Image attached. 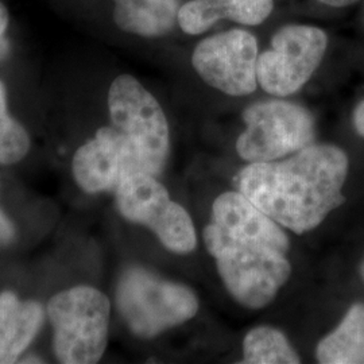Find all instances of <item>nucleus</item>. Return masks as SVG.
Listing matches in <instances>:
<instances>
[{"label": "nucleus", "mask_w": 364, "mask_h": 364, "mask_svg": "<svg viewBox=\"0 0 364 364\" xmlns=\"http://www.w3.org/2000/svg\"><path fill=\"white\" fill-rule=\"evenodd\" d=\"M247 126L236 150L251 164L272 162L312 144L313 117L304 107L284 100L250 105L243 112Z\"/></svg>", "instance_id": "obj_6"}, {"label": "nucleus", "mask_w": 364, "mask_h": 364, "mask_svg": "<svg viewBox=\"0 0 364 364\" xmlns=\"http://www.w3.org/2000/svg\"><path fill=\"white\" fill-rule=\"evenodd\" d=\"M274 10V0H189L181 4L177 25L185 34L200 36L220 21L258 26Z\"/></svg>", "instance_id": "obj_11"}, {"label": "nucleus", "mask_w": 364, "mask_h": 364, "mask_svg": "<svg viewBox=\"0 0 364 364\" xmlns=\"http://www.w3.org/2000/svg\"><path fill=\"white\" fill-rule=\"evenodd\" d=\"M258 41L246 30L232 28L203 39L192 55L198 76L230 96H247L258 87Z\"/></svg>", "instance_id": "obj_9"}, {"label": "nucleus", "mask_w": 364, "mask_h": 364, "mask_svg": "<svg viewBox=\"0 0 364 364\" xmlns=\"http://www.w3.org/2000/svg\"><path fill=\"white\" fill-rule=\"evenodd\" d=\"M117 302L131 331L146 338L183 324L198 311V299L189 287L161 279L141 267L122 275Z\"/></svg>", "instance_id": "obj_4"}, {"label": "nucleus", "mask_w": 364, "mask_h": 364, "mask_svg": "<svg viewBox=\"0 0 364 364\" xmlns=\"http://www.w3.org/2000/svg\"><path fill=\"white\" fill-rule=\"evenodd\" d=\"M119 212L132 223L144 224L165 247L176 254H189L197 246L195 225L189 213L171 201L156 177L136 173L123 180L115 191Z\"/></svg>", "instance_id": "obj_7"}, {"label": "nucleus", "mask_w": 364, "mask_h": 364, "mask_svg": "<svg viewBox=\"0 0 364 364\" xmlns=\"http://www.w3.org/2000/svg\"><path fill=\"white\" fill-rule=\"evenodd\" d=\"M15 230L13 223L6 218V215L0 210V245H6L13 240Z\"/></svg>", "instance_id": "obj_18"}, {"label": "nucleus", "mask_w": 364, "mask_h": 364, "mask_svg": "<svg viewBox=\"0 0 364 364\" xmlns=\"http://www.w3.org/2000/svg\"><path fill=\"white\" fill-rule=\"evenodd\" d=\"M243 363L297 364L299 356L282 332L270 326L251 329L243 341Z\"/></svg>", "instance_id": "obj_15"}, {"label": "nucleus", "mask_w": 364, "mask_h": 364, "mask_svg": "<svg viewBox=\"0 0 364 364\" xmlns=\"http://www.w3.org/2000/svg\"><path fill=\"white\" fill-rule=\"evenodd\" d=\"M326 48L328 36L320 27L287 25L279 28L270 49L258 57V85L278 97L296 93L317 70Z\"/></svg>", "instance_id": "obj_8"}, {"label": "nucleus", "mask_w": 364, "mask_h": 364, "mask_svg": "<svg viewBox=\"0 0 364 364\" xmlns=\"http://www.w3.org/2000/svg\"><path fill=\"white\" fill-rule=\"evenodd\" d=\"M136 173H146L142 158L130 139L114 126L97 131L73 158V176L88 193L117 191L123 180Z\"/></svg>", "instance_id": "obj_10"}, {"label": "nucleus", "mask_w": 364, "mask_h": 364, "mask_svg": "<svg viewBox=\"0 0 364 364\" xmlns=\"http://www.w3.org/2000/svg\"><path fill=\"white\" fill-rule=\"evenodd\" d=\"M353 124L358 134L364 138V102L358 105L353 112Z\"/></svg>", "instance_id": "obj_19"}, {"label": "nucleus", "mask_w": 364, "mask_h": 364, "mask_svg": "<svg viewBox=\"0 0 364 364\" xmlns=\"http://www.w3.org/2000/svg\"><path fill=\"white\" fill-rule=\"evenodd\" d=\"M318 1L329 6V7H347V6H351L353 3H356L358 0H318Z\"/></svg>", "instance_id": "obj_20"}, {"label": "nucleus", "mask_w": 364, "mask_h": 364, "mask_svg": "<svg viewBox=\"0 0 364 364\" xmlns=\"http://www.w3.org/2000/svg\"><path fill=\"white\" fill-rule=\"evenodd\" d=\"M348 156L332 144H309L282 162L251 164L235 186L278 224L296 234L318 227L346 198Z\"/></svg>", "instance_id": "obj_2"}, {"label": "nucleus", "mask_w": 364, "mask_h": 364, "mask_svg": "<svg viewBox=\"0 0 364 364\" xmlns=\"http://www.w3.org/2000/svg\"><path fill=\"white\" fill-rule=\"evenodd\" d=\"M112 126L136 147L147 174L158 176L169 156V124L156 97L130 75L114 80L108 92Z\"/></svg>", "instance_id": "obj_5"}, {"label": "nucleus", "mask_w": 364, "mask_h": 364, "mask_svg": "<svg viewBox=\"0 0 364 364\" xmlns=\"http://www.w3.org/2000/svg\"><path fill=\"white\" fill-rule=\"evenodd\" d=\"M9 13L7 9L4 7V4L0 1V60L6 57V54L9 52V42L4 37L7 27H9Z\"/></svg>", "instance_id": "obj_17"}, {"label": "nucleus", "mask_w": 364, "mask_h": 364, "mask_svg": "<svg viewBox=\"0 0 364 364\" xmlns=\"http://www.w3.org/2000/svg\"><path fill=\"white\" fill-rule=\"evenodd\" d=\"M323 364H364V304H355L316 351Z\"/></svg>", "instance_id": "obj_14"}, {"label": "nucleus", "mask_w": 364, "mask_h": 364, "mask_svg": "<svg viewBox=\"0 0 364 364\" xmlns=\"http://www.w3.org/2000/svg\"><path fill=\"white\" fill-rule=\"evenodd\" d=\"M109 301L91 287H76L55 294L48 304L54 328L53 347L61 363L91 364L107 347Z\"/></svg>", "instance_id": "obj_3"}, {"label": "nucleus", "mask_w": 364, "mask_h": 364, "mask_svg": "<svg viewBox=\"0 0 364 364\" xmlns=\"http://www.w3.org/2000/svg\"><path fill=\"white\" fill-rule=\"evenodd\" d=\"M360 274H362V278L364 279V260L362 262V266H360Z\"/></svg>", "instance_id": "obj_21"}, {"label": "nucleus", "mask_w": 364, "mask_h": 364, "mask_svg": "<svg viewBox=\"0 0 364 364\" xmlns=\"http://www.w3.org/2000/svg\"><path fill=\"white\" fill-rule=\"evenodd\" d=\"M117 26L144 38H159L177 25L180 0H114Z\"/></svg>", "instance_id": "obj_13"}, {"label": "nucleus", "mask_w": 364, "mask_h": 364, "mask_svg": "<svg viewBox=\"0 0 364 364\" xmlns=\"http://www.w3.org/2000/svg\"><path fill=\"white\" fill-rule=\"evenodd\" d=\"M204 240L227 290L243 306H266L291 274L287 234L240 192L215 200Z\"/></svg>", "instance_id": "obj_1"}, {"label": "nucleus", "mask_w": 364, "mask_h": 364, "mask_svg": "<svg viewBox=\"0 0 364 364\" xmlns=\"http://www.w3.org/2000/svg\"><path fill=\"white\" fill-rule=\"evenodd\" d=\"M30 138L22 124L9 115L6 87L0 81V165H13L23 159Z\"/></svg>", "instance_id": "obj_16"}, {"label": "nucleus", "mask_w": 364, "mask_h": 364, "mask_svg": "<svg viewBox=\"0 0 364 364\" xmlns=\"http://www.w3.org/2000/svg\"><path fill=\"white\" fill-rule=\"evenodd\" d=\"M43 321V308L21 301L11 291L0 294V364L15 363L33 341Z\"/></svg>", "instance_id": "obj_12"}]
</instances>
